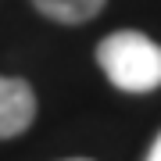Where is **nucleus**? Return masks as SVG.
<instances>
[{"mask_svg":"<svg viewBox=\"0 0 161 161\" xmlns=\"http://www.w3.org/2000/svg\"><path fill=\"white\" fill-rule=\"evenodd\" d=\"M32 4H36L40 14L54 18L61 25H82L90 18H97L108 0H32Z\"/></svg>","mask_w":161,"mask_h":161,"instance_id":"obj_3","label":"nucleus"},{"mask_svg":"<svg viewBox=\"0 0 161 161\" xmlns=\"http://www.w3.org/2000/svg\"><path fill=\"white\" fill-rule=\"evenodd\" d=\"M97 64L111 86L125 93H150L161 86V47L136 29L104 36L97 43Z\"/></svg>","mask_w":161,"mask_h":161,"instance_id":"obj_1","label":"nucleus"},{"mask_svg":"<svg viewBox=\"0 0 161 161\" xmlns=\"http://www.w3.org/2000/svg\"><path fill=\"white\" fill-rule=\"evenodd\" d=\"M36 118V97L25 79L0 75V140L25 132Z\"/></svg>","mask_w":161,"mask_h":161,"instance_id":"obj_2","label":"nucleus"},{"mask_svg":"<svg viewBox=\"0 0 161 161\" xmlns=\"http://www.w3.org/2000/svg\"><path fill=\"white\" fill-rule=\"evenodd\" d=\"M72 161H86V158H72Z\"/></svg>","mask_w":161,"mask_h":161,"instance_id":"obj_5","label":"nucleus"},{"mask_svg":"<svg viewBox=\"0 0 161 161\" xmlns=\"http://www.w3.org/2000/svg\"><path fill=\"white\" fill-rule=\"evenodd\" d=\"M147 161H161V132H158L154 147H150V154H147Z\"/></svg>","mask_w":161,"mask_h":161,"instance_id":"obj_4","label":"nucleus"}]
</instances>
